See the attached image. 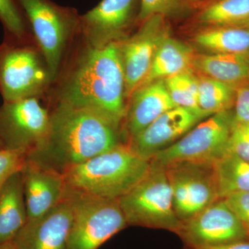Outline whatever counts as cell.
Segmentation results:
<instances>
[{
	"mask_svg": "<svg viewBox=\"0 0 249 249\" xmlns=\"http://www.w3.org/2000/svg\"><path fill=\"white\" fill-rule=\"evenodd\" d=\"M194 41L212 53L249 54V27H211L197 33Z\"/></svg>",
	"mask_w": 249,
	"mask_h": 249,
	"instance_id": "cell-21",
	"label": "cell"
},
{
	"mask_svg": "<svg viewBox=\"0 0 249 249\" xmlns=\"http://www.w3.org/2000/svg\"><path fill=\"white\" fill-rule=\"evenodd\" d=\"M27 221L22 175L18 172L0 191V244L12 242Z\"/></svg>",
	"mask_w": 249,
	"mask_h": 249,
	"instance_id": "cell-19",
	"label": "cell"
},
{
	"mask_svg": "<svg viewBox=\"0 0 249 249\" xmlns=\"http://www.w3.org/2000/svg\"><path fill=\"white\" fill-rule=\"evenodd\" d=\"M232 113L234 121L249 123V82L235 88Z\"/></svg>",
	"mask_w": 249,
	"mask_h": 249,
	"instance_id": "cell-31",
	"label": "cell"
},
{
	"mask_svg": "<svg viewBox=\"0 0 249 249\" xmlns=\"http://www.w3.org/2000/svg\"><path fill=\"white\" fill-rule=\"evenodd\" d=\"M204 117L182 107H174L157 118L127 144L137 155L150 160L173 145Z\"/></svg>",
	"mask_w": 249,
	"mask_h": 249,
	"instance_id": "cell-14",
	"label": "cell"
},
{
	"mask_svg": "<svg viewBox=\"0 0 249 249\" xmlns=\"http://www.w3.org/2000/svg\"><path fill=\"white\" fill-rule=\"evenodd\" d=\"M20 173L28 220L47 213L66 196V183L60 172L27 159Z\"/></svg>",
	"mask_w": 249,
	"mask_h": 249,
	"instance_id": "cell-16",
	"label": "cell"
},
{
	"mask_svg": "<svg viewBox=\"0 0 249 249\" xmlns=\"http://www.w3.org/2000/svg\"><path fill=\"white\" fill-rule=\"evenodd\" d=\"M168 36L170 28L165 16L156 15L142 22L133 36L119 41L127 102L145 79L159 47Z\"/></svg>",
	"mask_w": 249,
	"mask_h": 249,
	"instance_id": "cell-12",
	"label": "cell"
},
{
	"mask_svg": "<svg viewBox=\"0 0 249 249\" xmlns=\"http://www.w3.org/2000/svg\"><path fill=\"white\" fill-rule=\"evenodd\" d=\"M224 199L249 233V193H237Z\"/></svg>",
	"mask_w": 249,
	"mask_h": 249,
	"instance_id": "cell-30",
	"label": "cell"
},
{
	"mask_svg": "<svg viewBox=\"0 0 249 249\" xmlns=\"http://www.w3.org/2000/svg\"><path fill=\"white\" fill-rule=\"evenodd\" d=\"M184 249H249V240L231 242V243L224 244V245L212 246V247H185Z\"/></svg>",
	"mask_w": 249,
	"mask_h": 249,
	"instance_id": "cell-32",
	"label": "cell"
},
{
	"mask_svg": "<svg viewBox=\"0 0 249 249\" xmlns=\"http://www.w3.org/2000/svg\"><path fill=\"white\" fill-rule=\"evenodd\" d=\"M193 67L200 75L235 88L249 82V54H198Z\"/></svg>",
	"mask_w": 249,
	"mask_h": 249,
	"instance_id": "cell-18",
	"label": "cell"
},
{
	"mask_svg": "<svg viewBox=\"0 0 249 249\" xmlns=\"http://www.w3.org/2000/svg\"><path fill=\"white\" fill-rule=\"evenodd\" d=\"M197 77L198 105L205 115L232 110L235 88L202 75Z\"/></svg>",
	"mask_w": 249,
	"mask_h": 249,
	"instance_id": "cell-24",
	"label": "cell"
},
{
	"mask_svg": "<svg viewBox=\"0 0 249 249\" xmlns=\"http://www.w3.org/2000/svg\"><path fill=\"white\" fill-rule=\"evenodd\" d=\"M181 0H140L138 19L141 22L156 15L167 16L176 13L181 6Z\"/></svg>",
	"mask_w": 249,
	"mask_h": 249,
	"instance_id": "cell-28",
	"label": "cell"
},
{
	"mask_svg": "<svg viewBox=\"0 0 249 249\" xmlns=\"http://www.w3.org/2000/svg\"><path fill=\"white\" fill-rule=\"evenodd\" d=\"M57 103L95 111L122 128L127 98L119 41L98 47L87 44Z\"/></svg>",
	"mask_w": 249,
	"mask_h": 249,
	"instance_id": "cell-2",
	"label": "cell"
},
{
	"mask_svg": "<svg viewBox=\"0 0 249 249\" xmlns=\"http://www.w3.org/2000/svg\"><path fill=\"white\" fill-rule=\"evenodd\" d=\"M45 144L27 159L63 173L121 144L122 128L97 112L57 103Z\"/></svg>",
	"mask_w": 249,
	"mask_h": 249,
	"instance_id": "cell-1",
	"label": "cell"
},
{
	"mask_svg": "<svg viewBox=\"0 0 249 249\" xmlns=\"http://www.w3.org/2000/svg\"><path fill=\"white\" fill-rule=\"evenodd\" d=\"M119 203L128 226L163 229L175 234L181 227L164 167L155 160H150L145 176L119 199Z\"/></svg>",
	"mask_w": 249,
	"mask_h": 249,
	"instance_id": "cell-4",
	"label": "cell"
},
{
	"mask_svg": "<svg viewBox=\"0 0 249 249\" xmlns=\"http://www.w3.org/2000/svg\"><path fill=\"white\" fill-rule=\"evenodd\" d=\"M164 80L170 98L176 107H182L199 114L205 119L209 117L200 110L198 105V77L193 70L178 73Z\"/></svg>",
	"mask_w": 249,
	"mask_h": 249,
	"instance_id": "cell-25",
	"label": "cell"
},
{
	"mask_svg": "<svg viewBox=\"0 0 249 249\" xmlns=\"http://www.w3.org/2000/svg\"><path fill=\"white\" fill-rule=\"evenodd\" d=\"M0 21L6 40L27 42L29 23L18 0H0Z\"/></svg>",
	"mask_w": 249,
	"mask_h": 249,
	"instance_id": "cell-26",
	"label": "cell"
},
{
	"mask_svg": "<svg viewBox=\"0 0 249 249\" xmlns=\"http://www.w3.org/2000/svg\"><path fill=\"white\" fill-rule=\"evenodd\" d=\"M3 150V147L1 146V143H0V150Z\"/></svg>",
	"mask_w": 249,
	"mask_h": 249,
	"instance_id": "cell-34",
	"label": "cell"
},
{
	"mask_svg": "<svg viewBox=\"0 0 249 249\" xmlns=\"http://www.w3.org/2000/svg\"><path fill=\"white\" fill-rule=\"evenodd\" d=\"M150 160L123 143L62 173L67 188L89 196L119 199L146 175Z\"/></svg>",
	"mask_w": 249,
	"mask_h": 249,
	"instance_id": "cell-3",
	"label": "cell"
},
{
	"mask_svg": "<svg viewBox=\"0 0 249 249\" xmlns=\"http://www.w3.org/2000/svg\"><path fill=\"white\" fill-rule=\"evenodd\" d=\"M27 160V155L13 150H0V191L14 174L20 172Z\"/></svg>",
	"mask_w": 249,
	"mask_h": 249,
	"instance_id": "cell-29",
	"label": "cell"
},
{
	"mask_svg": "<svg viewBox=\"0 0 249 249\" xmlns=\"http://www.w3.org/2000/svg\"><path fill=\"white\" fill-rule=\"evenodd\" d=\"M214 168L220 199L249 193V162L229 152L214 163Z\"/></svg>",
	"mask_w": 249,
	"mask_h": 249,
	"instance_id": "cell-22",
	"label": "cell"
},
{
	"mask_svg": "<svg viewBox=\"0 0 249 249\" xmlns=\"http://www.w3.org/2000/svg\"><path fill=\"white\" fill-rule=\"evenodd\" d=\"M68 191L73 200L68 249H98L128 226L119 199Z\"/></svg>",
	"mask_w": 249,
	"mask_h": 249,
	"instance_id": "cell-7",
	"label": "cell"
},
{
	"mask_svg": "<svg viewBox=\"0 0 249 249\" xmlns=\"http://www.w3.org/2000/svg\"><path fill=\"white\" fill-rule=\"evenodd\" d=\"M51 125L50 111L33 97L0 106V143L4 150L34 153L45 144Z\"/></svg>",
	"mask_w": 249,
	"mask_h": 249,
	"instance_id": "cell-9",
	"label": "cell"
},
{
	"mask_svg": "<svg viewBox=\"0 0 249 249\" xmlns=\"http://www.w3.org/2000/svg\"><path fill=\"white\" fill-rule=\"evenodd\" d=\"M73 200L67 189L65 198L49 212L28 220L12 241L18 249H68Z\"/></svg>",
	"mask_w": 249,
	"mask_h": 249,
	"instance_id": "cell-13",
	"label": "cell"
},
{
	"mask_svg": "<svg viewBox=\"0 0 249 249\" xmlns=\"http://www.w3.org/2000/svg\"><path fill=\"white\" fill-rule=\"evenodd\" d=\"M137 0H101L80 16V31L86 43L101 47L119 40L133 18Z\"/></svg>",
	"mask_w": 249,
	"mask_h": 249,
	"instance_id": "cell-15",
	"label": "cell"
},
{
	"mask_svg": "<svg viewBox=\"0 0 249 249\" xmlns=\"http://www.w3.org/2000/svg\"><path fill=\"white\" fill-rule=\"evenodd\" d=\"M163 166L173 193L175 213L181 222L220 199L214 163L182 160Z\"/></svg>",
	"mask_w": 249,
	"mask_h": 249,
	"instance_id": "cell-10",
	"label": "cell"
},
{
	"mask_svg": "<svg viewBox=\"0 0 249 249\" xmlns=\"http://www.w3.org/2000/svg\"><path fill=\"white\" fill-rule=\"evenodd\" d=\"M233 120L232 109L210 116L151 160L162 165L182 160L214 163L229 153Z\"/></svg>",
	"mask_w": 249,
	"mask_h": 249,
	"instance_id": "cell-8",
	"label": "cell"
},
{
	"mask_svg": "<svg viewBox=\"0 0 249 249\" xmlns=\"http://www.w3.org/2000/svg\"><path fill=\"white\" fill-rule=\"evenodd\" d=\"M0 249H18L14 242H9L0 244Z\"/></svg>",
	"mask_w": 249,
	"mask_h": 249,
	"instance_id": "cell-33",
	"label": "cell"
},
{
	"mask_svg": "<svg viewBox=\"0 0 249 249\" xmlns=\"http://www.w3.org/2000/svg\"><path fill=\"white\" fill-rule=\"evenodd\" d=\"M229 152L249 163V123L233 120L229 138Z\"/></svg>",
	"mask_w": 249,
	"mask_h": 249,
	"instance_id": "cell-27",
	"label": "cell"
},
{
	"mask_svg": "<svg viewBox=\"0 0 249 249\" xmlns=\"http://www.w3.org/2000/svg\"><path fill=\"white\" fill-rule=\"evenodd\" d=\"M198 19L210 27H249V0H216Z\"/></svg>",
	"mask_w": 249,
	"mask_h": 249,
	"instance_id": "cell-23",
	"label": "cell"
},
{
	"mask_svg": "<svg viewBox=\"0 0 249 249\" xmlns=\"http://www.w3.org/2000/svg\"><path fill=\"white\" fill-rule=\"evenodd\" d=\"M195 55L190 46L168 36L159 47L150 70L139 88L193 70Z\"/></svg>",
	"mask_w": 249,
	"mask_h": 249,
	"instance_id": "cell-20",
	"label": "cell"
},
{
	"mask_svg": "<svg viewBox=\"0 0 249 249\" xmlns=\"http://www.w3.org/2000/svg\"><path fill=\"white\" fill-rule=\"evenodd\" d=\"M51 83L40 52L27 42L5 39L0 45V93L4 102L38 98Z\"/></svg>",
	"mask_w": 249,
	"mask_h": 249,
	"instance_id": "cell-6",
	"label": "cell"
},
{
	"mask_svg": "<svg viewBox=\"0 0 249 249\" xmlns=\"http://www.w3.org/2000/svg\"><path fill=\"white\" fill-rule=\"evenodd\" d=\"M174 107L176 106L170 98L163 80L152 82L136 89L127 100L122 124L126 143L163 113Z\"/></svg>",
	"mask_w": 249,
	"mask_h": 249,
	"instance_id": "cell-17",
	"label": "cell"
},
{
	"mask_svg": "<svg viewBox=\"0 0 249 249\" xmlns=\"http://www.w3.org/2000/svg\"><path fill=\"white\" fill-rule=\"evenodd\" d=\"M45 59L52 82L60 72L72 36L80 30L76 11L51 0H18Z\"/></svg>",
	"mask_w": 249,
	"mask_h": 249,
	"instance_id": "cell-5",
	"label": "cell"
},
{
	"mask_svg": "<svg viewBox=\"0 0 249 249\" xmlns=\"http://www.w3.org/2000/svg\"><path fill=\"white\" fill-rule=\"evenodd\" d=\"M189 1H198V0H189Z\"/></svg>",
	"mask_w": 249,
	"mask_h": 249,
	"instance_id": "cell-35",
	"label": "cell"
},
{
	"mask_svg": "<svg viewBox=\"0 0 249 249\" xmlns=\"http://www.w3.org/2000/svg\"><path fill=\"white\" fill-rule=\"evenodd\" d=\"M177 235L185 247H212L249 240V233L224 199L181 222Z\"/></svg>",
	"mask_w": 249,
	"mask_h": 249,
	"instance_id": "cell-11",
	"label": "cell"
}]
</instances>
